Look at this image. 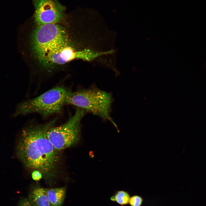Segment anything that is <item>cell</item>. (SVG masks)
Returning <instances> with one entry per match:
<instances>
[{"instance_id": "1", "label": "cell", "mask_w": 206, "mask_h": 206, "mask_svg": "<svg viewBox=\"0 0 206 206\" xmlns=\"http://www.w3.org/2000/svg\"><path fill=\"white\" fill-rule=\"evenodd\" d=\"M57 118L45 124L31 122L22 129L17 142V156L27 169L37 171L46 180L57 177L60 159L59 151L48 139L46 133L54 126Z\"/></svg>"}, {"instance_id": "2", "label": "cell", "mask_w": 206, "mask_h": 206, "mask_svg": "<svg viewBox=\"0 0 206 206\" xmlns=\"http://www.w3.org/2000/svg\"><path fill=\"white\" fill-rule=\"evenodd\" d=\"M71 89L62 86L54 87L40 95L19 103L12 116H25L37 113L43 118L61 112L64 105L67 104Z\"/></svg>"}, {"instance_id": "3", "label": "cell", "mask_w": 206, "mask_h": 206, "mask_svg": "<svg viewBox=\"0 0 206 206\" xmlns=\"http://www.w3.org/2000/svg\"><path fill=\"white\" fill-rule=\"evenodd\" d=\"M113 100L112 94L92 85L87 88L72 91L68 99L67 104L74 106L86 112L92 113L103 120L110 121L118 129L111 116Z\"/></svg>"}, {"instance_id": "4", "label": "cell", "mask_w": 206, "mask_h": 206, "mask_svg": "<svg viewBox=\"0 0 206 206\" xmlns=\"http://www.w3.org/2000/svg\"><path fill=\"white\" fill-rule=\"evenodd\" d=\"M67 34L57 23L38 25L33 32L32 44L39 60L68 45Z\"/></svg>"}, {"instance_id": "5", "label": "cell", "mask_w": 206, "mask_h": 206, "mask_svg": "<svg viewBox=\"0 0 206 206\" xmlns=\"http://www.w3.org/2000/svg\"><path fill=\"white\" fill-rule=\"evenodd\" d=\"M86 112L77 108L74 114L65 123L50 128L46 136L55 148L60 151L72 146L81 138V121Z\"/></svg>"}, {"instance_id": "6", "label": "cell", "mask_w": 206, "mask_h": 206, "mask_svg": "<svg viewBox=\"0 0 206 206\" xmlns=\"http://www.w3.org/2000/svg\"><path fill=\"white\" fill-rule=\"evenodd\" d=\"M35 20L38 25L57 23L64 18V7L57 0H33Z\"/></svg>"}, {"instance_id": "7", "label": "cell", "mask_w": 206, "mask_h": 206, "mask_svg": "<svg viewBox=\"0 0 206 206\" xmlns=\"http://www.w3.org/2000/svg\"><path fill=\"white\" fill-rule=\"evenodd\" d=\"M96 56L94 51L87 49L76 51L67 45L58 51L45 56L40 61L46 65L51 66L64 64L76 59L90 61L94 59Z\"/></svg>"}, {"instance_id": "8", "label": "cell", "mask_w": 206, "mask_h": 206, "mask_svg": "<svg viewBox=\"0 0 206 206\" xmlns=\"http://www.w3.org/2000/svg\"><path fill=\"white\" fill-rule=\"evenodd\" d=\"M27 198L33 206H51L45 188L34 187L29 193Z\"/></svg>"}, {"instance_id": "9", "label": "cell", "mask_w": 206, "mask_h": 206, "mask_svg": "<svg viewBox=\"0 0 206 206\" xmlns=\"http://www.w3.org/2000/svg\"><path fill=\"white\" fill-rule=\"evenodd\" d=\"M51 206H61L64 201L66 189L64 187L45 188Z\"/></svg>"}, {"instance_id": "10", "label": "cell", "mask_w": 206, "mask_h": 206, "mask_svg": "<svg viewBox=\"0 0 206 206\" xmlns=\"http://www.w3.org/2000/svg\"><path fill=\"white\" fill-rule=\"evenodd\" d=\"M130 197L128 193L124 191L116 192L115 195L112 196L110 200L115 201L121 206L127 204L129 202Z\"/></svg>"}, {"instance_id": "11", "label": "cell", "mask_w": 206, "mask_h": 206, "mask_svg": "<svg viewBox=\"0 0 206 206\" xmlns=\"http://www.w3.org/2000/svg\"><path fill=\"white\" fill-rule=\"evenodd\" d=\"M142 199L138 195H134L130 197L129 203L131 206H140L142 203Z\"/></svg>"}, {"instance_id": "12", "label": "cell", "mask_w": 206, "mask_h": 206, "mask_svg": "<svg viewBox=\"0 0 206 206\" xmlns=\"http://www.w3.org/2000/svg\"><path fill=\"white\" fill-rule=\"evenodd\" d=\"M17 206H33L30 202L28 198L21 197L19 199Z\"/></svg>"}, {"instance_id": "13", "label": "cell", "mask_w": 206, "mask_h": 206, "mask_svg": "<svg viewBox=\"0 0 206 206\" xmlns=\"http://www.w3.org/2000/svg\"><path fill=\"white\" fill-rule=\"evenodd\" d=\"M32 179L35 181L39 180L43 177L42 173L39 171H33L32 174Z\"/></svg>"}]
</instances>
